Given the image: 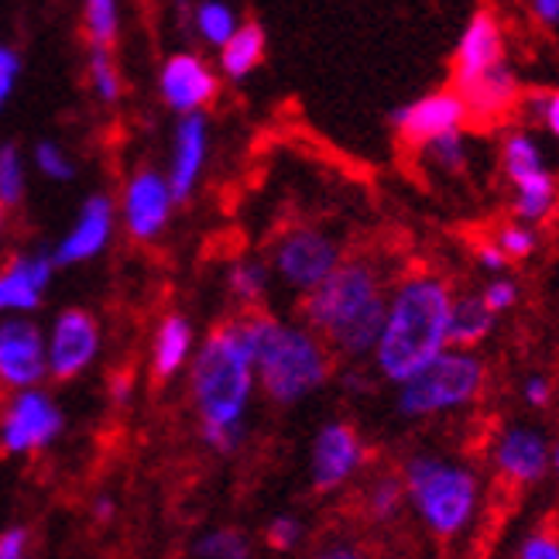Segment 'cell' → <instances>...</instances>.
I'll list each match as a JSON object with an SVG mask.
<instances>
[{"label":"cell","instance_id":"4dcf8cb0","mask_svg":"<svg viewBox=\"0 0 559 559\" xmlns=\"http://www.w3.org/2000/svg\"><path fill=\"white\" fill-rule=\"evenodd\" d=\"M230 292L237 299H245V302H254L261 292H264V269L254 261H245V264H234V272H230Z\"/></svg>","mask_w":559,"mask_h":559},{"label":"cell","instance_id":"d4e9b609","mask_svg":"<svg viewBox=\"0 0 559 559\" xmlns=\"http://www.w3.org/2000/svg\"><path fill=\"white\" fill-rule=\"evenodd\" d=\"M200 559H251V543L234 528H216L197 543Z\"/></svg>","mask_w":559,"mask_h":559},{"label":"cell","instance_id":"5bb4252c","mask_svg":"<svg viewBox=\"0 0 559 559\" xmlns=\"http://www.w3.org/2000/svg\"><path fill=\"white\" fill-rule=\"evenodd\" d=\"M173 189L168 179H162L152 168H141V173L128 182L124 189V224L134 240H152L165 230L168 213H173Z\"/></svg>","mask_w":559,"mask_h":559},{"label":"cell","instance_id":"ffe728a7","mask_svg":"<svg viewBox=\"0 0 559 559\" xmlns=\"http://www.w3.org/2000/svg\"><path fill=\"white\" fill-rule=\"evenodd\" d=\"M264 45H269V38H264V28H261L258 21L240 24V28L234 32V38L221 48V69H224V76L227 80H245V76H251V72L264 59Z\"/></svg>","mask_w":559,"mask_h":559},{"label":"cell","instance_id":"277c9868","mask_svg":"<svg viewBox=\"0 0 559 559\" xmlns=\"http://www.w3.org/2000/svg\"><path fill=\"white\" fill-rule=\"evenodd\" d=\"M240 326L248 333L254 364L261 368L264 395L272 402L292 405L326 381L330 371L326 350L306 330L285 326L264 312H251L248 320H240Z\"/></svg>","mask_w":559,"mask_h":559},{"label":"cell","instance_id":"f35d334b","mask_svg":"<svg viewBox=\"0 0 559 559\" xmlns=\"http://www.w3.org/2000/svg\"><path fill=\"white\" fill-rule=\"evenodd\" d=\"M536 110H539V117H543V124L549 128V134L559 138V90H552L549 96H543Z\"/></svg>","mask_w":559,"mask_h":559},{"label":"cell","instance_id":"603a6c76","mask_svg":"<svg viewBox=\"0 0 559 559\" xmlns=\"http://www.w3.org/2000/svg\"><path fill=\"white\" fill-rule=\"evenodd\" d=\"M237 28H240V21H237L234 8L224 4V0H203V4H197V32L206 45L224 48Z\"/></svg>","mask_w":559,"mask_h":559},{"label":"cell","instance_id":"8fae6325","mask_svg":"<svg viewBox=\"0 0 559 559\" xmlns=\"http://www.w3.org/2000/svg\"><path fill=\"white\" fill-rule=\"evenodd\" d=\"M96 350H100V326H96V320L86 309H66L56 320L52 340H48V374L56 381L80 378L93 364Z\"/></svg>","mask_w":559,"mask_h":559},{"label":"cell","instance_id":"ac0fdd59","mask_svg":"<svg viewBox=\"0 0 559 559\" xmlns=\"http://www.w3.org/2000/svg\"><path fill=\"white\" fill-rule=\"evenodd\" d=\"M546 471V443L532 429H508L498 443V474L512 484H532Z\"/></svg>","mask_w":559,"mask_h":559},{"label":"cell","instance_id":"b9f144b4","mask_svg":"<svg viewBox=\"0 0 559 559\" xmlns=\"http://www.w3.org/2000/svg\"><path fill=\"white\" fill-rule=\"evenodd\" d=\"M525 399H528L532 405H546V402H549V384H546L543 378H532V381L525 384Z\"/></svg>","mask_w":559,"mask_h":559},{"label":"cell","instance_id":"83f0119b","mask_svg":"<svg viewBox=\"0 0 559 559\" xmlns=\"http://www.w3.org/2000/svg\"><path fill=\"white\" fill-rule=\"evenodd\" d=\"M90 80L104 104L120 100V72L114 66L110 48H90Z\"/></svg>","mask_w":559,"mask_h":559},{"label":"cell","instance_id":"484cf974","mask_svg":"<svg viewBox=\"0 0 559 559\" xmlns=\"http://www.w3.org/2000/svg\"><path fill=\"white\" fill-rule=\"evenodd\" d=\"M399 501H402V480L384 474L378 480L368 484V495H364V508H368V515L378 519V522H388L395 512H399Z\"/></svg>","mask_w":559,"mask_h":559},{"label":"cell","instance_id":"ab89813d","mask_svg":"<svg viewBox=\"0 0 559 559\" xmlns=\"http://www.w3.org/2000/svg\"><path fill=\"white\" fill-rule=\"evenodd\" d=\"M316 559H368L364 556V549H357L354 543H330V546H323L320 552H316Z\"/></svg>","mask_w":559,"mask_h":559},{"label":"cell","instance_id":"52a82bcc","mask_svg":"<svg viewBox=\"0 0 559 559\" xmlns=\"http://www.w3.org/2000/svg\"><path fill=\"white\" fill-rule=\"evenodd\" d=\"M504 69V35L491 11H477L467 28L460 32L456 52H453V90L467 96L488 76Z\"/></svg>","mask_w":559,"mask_h":559},{"label":"cell","instance_id":"8d00e7d4","mask_svg":"<svg viewBox=\"0 0 559 559\" xmlns=\"http://www.w3.org/2000/svg\"><path fill=\"white\" fill-rule=\"evenodd\" d=\"M515 296H519V292H515L512 282H491L480 299H484V306H488L491 312H501V309H508V306L515 302Z\"/></svg>","mask_w":559,"mask_h":559},{"label":"cell","instance_id":"9c48e42d","mask_svg":"<svg viewBox=\"0 0 559 559\" xmlns=\"http://www.w3.org/2000/svg\"><path fill=\"white\" fill-rule=\"evenodd\" d=\"M467 117H471V110L464 104V96L456 90H436V93H426L419 100L399 107L392 114V124L405 144H412V148H426V144H432L436 138L464 131Z\"/></svg>","mask_w":559,"mask_h":559},{"label":"cell","instance_id":"ba28073f","mask_svg":"<svg viewBox=\"0 0 559 559\" xmlns=\"http://www.w3.org/2000/svg\"><path fill=\"white\" fill-rule=\"evenodd\" d=\"M275 269L288 285L312 292L340 269V248L323 230H288L275 248Z\"/></svg>","mask_w":559,"mask_h":559},{"label":"cell","instance_id":"30bf717a","mask_svg":"<svg viewBox=\"0 0 559 559\" xmlns=\"http://www.w3.org/2000/svg\"><path fill=\"white\" fill-rule=\"evenodd\" d=\"M62 429V412L38 388L17 392L4 408V429H0V447L4 453H32L48 447Z\"/></svg>","mask_w":559,"mask_h":559},{"label":"cell","instance_id":"d6986e66","mask_svg":"<svg viewBox=\"0 0 559 559\" xmlns=\"http://www.w3.org/2000/svg\"><path fill=\"white\" fill-rule=\"evenodd\" d=\"M192 350V326L186 316H165L158 333H155V350H152V368H155V378L158 381H168L173 378L186 357Z\"/></svg>","mask_w":559,"mask_h":559},{"label":"cell","instance_id":"9a60e30c","mask_svg":"<svg viewBox=\"0 0 559 559\" xmlns=\"http://www.w3.org/2000/svg\"><path fill=\"white\" fill-rule=\"evenodd\" d=\"M364 460V447L357 440V429L347 423H330L316 436L312 447V484L316 491L340 488Z\"/></svg>","mask_w":559,"mask_h":559},{"label":"cell","instance_id":"6da1fadb","mask_svg":"<svg viewBox=\"0 0 559 559\" xmlns=\"http://www.w3.org/2000/svg\"><path fill=\"white\" fill-rule=\"evenodd\" d=\"M450 292L440 278H408L388 302L378 340V368L392 381H412L443 354L450 340Z\"/></svg>","mask_w":559,"mask_h":559},{"label":"cell","instance_id":"7a4b0ae2","mask_svg":"<svg viewBox=\"0 0 559 559\" xmlns=\"http://www.w3.org/2000/svg\"><path fill=\"white\" fill-rule=\"evenodd\" d=\"M306 323L320 330L336 350L350 357L378 347L388 302L381 296V278L368 261H347L309 292L302 306Z\"/></svg>","mask_w":559,"mask_h":559},{"label":"cell","instance_id":"3957f363","mask_svg":"<svg viewBox=\"0 0 559 559\" xmlns=\"http://www.w3.org/2000/svg\"><path fill=\"white\" fill-rule=\"evenodd\" d=\"M254 384V354L240 323H224L210 333L192 364V402L203 419V432L240 429Z\"/></svg>","mask_w":559,"mask_h":559},{"label":"cell","instance_id":"d590c367","mask_svg":"<svg viewBox=\"0 0 559 559\" xmlns=\"http://www.w3.org/2000/svg\"><path fill=\"white\" fill-rule=\"evenodd\" d=\"M17 72H21V59L14 48L0 45V107L11 100L14 93V83H17Z\"/></svg>","mask_w":559,"mask_h":559},{"label":"cell","instance_id":"1f68e13d","mask_svg":"<svg viewBox=\"0 0 559 559\" xmlns=\"http://www.w3.org/2000/svg\"><path fill=\"white\" fill-rule=\"evenodd\" d=\"M35 165L41 168L48 179H59V182H69L72 176H76V168H72L66 152L59 148V144H52V141H41L38 148H35Z\"/></svg>","mask_w":559,"mask_h":559},{"label":"cell","instance_id":"2e32d148","mask_svg":"<svg viewBox=\"0 0 559 559\" xmlns=\"http://www.w3.org/2000/svg\"><path fill=\"white\" fill-rule=\"evenodd\" d=\"M110 230H114V203L107 197H90L76 216V224H72V230L56 248L52 261L56 264H80V261L96 258L107 248Z\"/></svg>","mask_w":559,"mask_h":559},{"label":"cell","instance_id":"e575fe53","mask_svg":"<svg viewBox=\"0 0 559 559\" xmlns=\"http://www.w3.org/2000/svg\"><path fill=\"white\" fill-rule=\"evenodd\" d=\"M522 559H559V532L539 528L536 536L522 546Z\"/></svg>","mask_w":559,"mask_h":559},{"label":"cell","instance_id":"8992f818","mask_svg":"<svg viewBox=\"0 0 559 559\" xmlns=\"http://www.w3.org/2000/svg\"><path fill=\"white\" fill-rule=\"evenodd\" d=\"M484 364L471 354H440L426 371L405 381L399 408L405 416H432V412L467 405L480 395Z\"/></svg>","mask_w":559,"mask_h":559},{"label":"cell","instance_id":"60d3db41","mask_svg":"<svg viewBox=\"0 0 559 559\" xmlns=\"http://www.w3.org/2000/svg\"><path fill=\"white\" fill-rule=\"evenodd\" d=\"M532 11L543 24H559V0H532Z\"/></svg>","mask_w":559,"mask_h":559},{"label":"cell","instance_id":"7bdbcfd3","mask_svg":"<svg viewBox=\"0 0 559 559\" xmlns=\"http://www.w3.org/2000/svg\"><path fill=\"white\" fill-rule=\"evenodd\" d=\"M477 254H480V261H484V264H488V269H501V264L508 261V258L501 254V248H498V245H484Z\"/></svg>","mask_w":559,"mask_h":559},{"label":"cell","instance_id":"836d02e7","mask_svg":"<svg viewBox=\"0 0 559 559\" xmlns=\"http://www.w3.org/2000/svg\"><path fill=\"white\" fill-rule=\"evenodd\" d=\"M299 536H302V525L296 522V519H288V515H282V519H275L272 525H269V546L272 549H278V552H288L292 546L299 543Z\"/></svg>","mask_w":559,"mask_h":559},{"label":"cell","instance_id":"f6af8a7d","mask_svg":"<svg viewBox=\"0 0 559 559\" xmlns=\"http://www.w3.org/2000/svg\"><path fill=\"white\" fill-rule=\"evenodd\" d=\"M556 471H559V450H556Z\"/></svg>","mask_w":559,"mask_h":559},{"label":"cell","instance_id":"cb8c5ba5","mask_svg":"<svg viewBox=\"0 0 559 559\" xmlns=\"http://www.w3.org/2000/svg\"><path fill=\"white\" fill-rule=\"evenodd\" d=\"M86 35L93 48H110L117 38V0H86Z\"/></svg>","mask_w":559,"mask_h":559},{"label":"cell","instance_id":"e0dca14e","mask_svg":"<svg viewBox=\"0 0 559 559\" xmlns=\"http://www.w3.org/2000/svg\"><path fill=\"white\" fill-rule=\"evenodd\" d=\"M206 148H210V128L203 114H189L179 120L176 128V152H173V168H168V189H173L176 203L189 200L192 189L200 182V173L206 165Z\"/></svg>","mask_w":559,"mask_h":559},{"label":"cell","instance_id":"7402d4cb","mask_svg":"<svg viewBox=\"0 0 559 559\" xmlns=\"http://www.w3.org/2000/svg\"><path fill=\"white\" fill-rule=\"evenodd\" d=\"M501 162H504V173H508V179H512V186L528 179V176H536V173H546L539 144L532 141L525 131H512V134L504 138Z\"/></svg>","mask_w":559,"mask_h":559},{"label":"cell","instance_id":"4fadbf2b","mask_svg":"<svg viewBox=\"0 0 559 559\" xmlns=\"http://www.w3.org/2000/svg\"><path fill=\"white\" fill-rule=\"evenodd\" d=\"M158 90H162V100L168 107L182 117H189V114H200L206 104H213L216 76L200 56L179 52L173 59H165L162 76H158Z\"/></svg>","mask_w":559,"mask_h":559},{"label":"cell","instance_id":"d6a6232c","mask_svg":"<svg viewBox=\"0 0 559 559\" xmlns=\"http://www.w3.org/2000/svg\"><path fill=\"white\" fill-rule=\"evenodd\" d=\"M498 248H501L504 258H515V261L528 258L532 251H536V234H532L528 227H522V224H508L498 234Z\"/></svg>","mask_w":559,"mask_h":559},{"label":"cell","instance_id":"f546056e","mask_svg":"<svg viewBox=\"0 0 559 559\" xmlns=\"http://www.w3.org/2000/svg\"><path fill=\"white\" fill-rule=\"evenodd\" d=\"M436 165L443 168V173H460V168L467 165V141H464V131H453V134H443L436 138L432 144L423 148Z\"/></svg>","mask_w":559,"mask_h":559},{"label":"cell","instance_id":"ee69618b","mask_svg":"<svg viewBox=\"0 0 559 559\" xmlns=\"http://www.w3.org/2000/svg\"><path fill=\"white\" fill-rule=\"evenodd\" d=\"M4 230H8V206L0 203V237H4Z\"/></svg>","mask_w":559,"mask_h":559},{"label":"cell","instance_id":"4316f807","mask_svg":"<svg viewBox=\"0 0 559 559\" xmlns=\"http://www.w3.org/2000/svg\"><path fill=\"white\" fill-rule=\"evenodd\" d=\"M24 200V165L14 144H0V203L8 210L21 206Z\"/></svg>","mask_w":559,"mask_h":559},{"label":"cell","instance_id":"5b68a950","mask_svg":"<svg viewBox=\"0 0 559 559\" xmlns=\"http://www.w3.org/2000/svg\"><path fill=\"white\" fill-rule=\"evenodd\" d=\"M408 495L436 536H456L474 515L477 480L471 471L436 456H416L405 467Z\"/></svg>","mask_w":559,"mask_h":559},{"label":"cell","instance_id":"f1b7e54d","mask_svg":"<svg viewBox=\"0 0 559 559\" xmlns=\"http://www.w3.org/2000/svg\"><path fill=\"white\" fill-rule=\"evenodd\" d=\"M38 306H41V292L32 288L8 264V269L0 272V312H4V309H24V312H32Z\"/></svg>","mask_w":559,"mask_h":559},{"label":"cell","instance_id":"7c38bea8","mask_svg":"<svg viewBox=\"0 0 559 559\" xmlns=\"http://www.w3.org/2000/svg\"><path fill=\"white\" fill-rule=\"evenodd\" d=\"M48 371V350L35 323L4 320L0 323V384L28 392Z\"/></svg>","mask_w":559,"mask_h":559},{"label":"cell","instance_id":"44dd1931","mask_svg":"<svg viewBox=\"0 0 559 559\" xmlns=\"http://www.w3.org/2000/svg\"><path fill=\"white\" fill-rule=\"evenodd\" d=\"M491 323H495V312L484 306L480 296H464L450 306V340L460 347L480 344V340L488 336Z\"/></svg>","mask_w":559,"mask_h":559},{"label":"cell","instance_id":"74e56055","mask_svg":"<svg viewBox=\"0 0 559 559\" xmlns=\"http://www.w3.org/2000/svg\"><path fill=\"white\" fill-rule=\"evenodd\" d=\"M24 546H28V528H8L0 536V559H21Z\"/></svg>","mask_w":559,"mask_h":559}]
</instances>
